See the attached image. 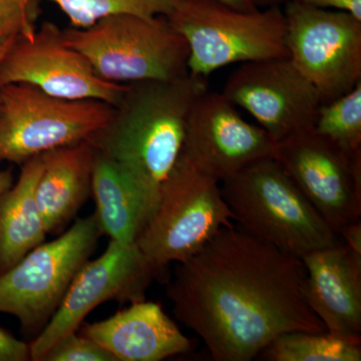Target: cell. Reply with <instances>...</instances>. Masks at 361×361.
<instances>
[{"instance_id":"obj_30","label":"cell","mask_w":361,"mask_h":361,"mask_svg":"<svg viewBox=\"0 0 361 361\" xmlns=\"http://www.w3.org/2000/svg\"><path fill=\"white\" fill-rule=\"evenodd\" d=\"M290 0H254V4L258 8H267L271 6H281Z\"/></svg>"},{"instance_id":"obj_24","label":"cell","mask_w":361,"mask_h":361,"mask_svg":"<svg viewBox=\"0 0 361 361\" xmlns=\"http://www.w3.org/2000/svg\"><path fill=\"white\" fill-rule=\"evenodd\" d=\"M35 4L25 0H0V44L18 37H32Z\"/></svg>"},{"instance_id":"obj_11","label":"cell","mask_w":361,"mask_h":361,"mask_svg":"<svg viewBox=\"0 0 361 361\" xmlns=\"http://www.w3.org/2000/svg\"><path fill=\"white\" fill-rule=\"evenodd\" d=\"M11 84L33 85L70 101L97 99L115 108L129 89V84L99 78L87 59L66 44L63 30L49 21L32 37H18L2 59L0 87Z\"/></svg>"},{"instance_id":"obj_27","label":"cell","mask_w":361,"mask_h":361,"mask_svg":"<svg viewBox=\"0 0 361 361\" xmlns=\"http://www.w3.org/2000/svg\"><path fill=\"white\" fill-rule=\"evenodd\" d=\"M337 235H341L345 242V245L355 253L361 255V221L356 220L355 222L342 226L337 231Z\"/></svg>"},{"instance_id":"obj_4","label":"cell","mask_w":361,"mask_h":361,"mask_svg":"<svg viewBox=\"0 0 361 361\" xmlns=\"http://www.w3.org/2000/svg\"><path fill=\"white\" fill-rule=\"evenodd\" d=\"M167 20L186 40L192 75L207 78L233 63L289 58L280 6L241 11L217 0H180Z\"/></svg>"},{"instance_id":"obj_23","label":"cell","mask_w":361,"mask_h":361,"mask_svg":"<svg viewBox=\"0 0 361 361\" xmlns=\"http://www.w3.org/2000/svg\"><path fill=\"white\" fill-rule=\"evenodd\" d=\"M44 361H116L108 350L89 337L71 332L56 342Z\"/></svg>"},{"instance_id":"obj_3","label":"cell","mask_w":361,"mask_h":361,"mask_svg":"<svg viewBox=\"0 0 361 361\" xmlns=\"http://www.w3.org/2000/svg\"><path fill=\"white\" fill-rule=\"evenodd\" d=\"M222 184L233 220L252 236L300 259L339 243L274 158L255 161Z\"/></svg>"},{"instance_id":"obj_28","label":"cell","mask_w":361,"mask_h":361,"mask_svg":"<svg viewBox=\"0 0 361 361\" xmlns=\"http://www.w3.org/2000/svg\"><path fill=\"white\" fill-rule=\"evenodd\" d=\"M225 6L232 7L241 11H255L258 7L254 4V0H217Z\"/></svg>"},{"instance_id":"obj_7","label":"cell","mask_w":361,"mask_h":361,"mask_svg":"<svg viewBox=\"0 0 361 361\" xmlns=\"http://www.w3.org/2000/svg\"><path fill=\"white\" fill-rule=\"evenodd\" d=\"M116 108L97 99H59L27 84L0 87V161L23 165L51 149L90 140Z\"/></svg>"},{"instance_id":"obj_29","label":"cell","mask_w":361,"mask_h":361,"mask_svg":"<svg viewBox=\"0 0 361 361\" xmlns=\"http://www.w3.org/2000/svg\"><path fill=\"white\" fill-rule=\"evenodd\" d=\"M13 185V174L11 169L0 172V197Z\"/></svg>"},{"instance_id":"obj_12","label":"cell","mask_w":361,"mask_h":361,"mask_svg":"<svg viewBox=\"0 0 361 361\" xmlns=\"http://www.w3.org/2000/svg\"><path fill=\"white\" fill-rule=\"evenodd\" d=\"M274 159L336 234L360 219L361 154L346 155L311 127L277 142Z\"/></svg>"},{"instance_id":"obj_9","label":"cell","mask_w":361,"mask_h":361,"mask_svg":"<svg viewBox=\"0 0 361 361\" xmlns=\"http://www.w3.org/2000/svg\"><path fill=\"white\" fill-rule=\"evenodd\" d=\"M289 59L319 92L322 104L361 82V20L343 11L285 4Z\"/></svg>"},{"instance_id":"obj_25","label":"cell","mask_w":361,"mask_h":361,"mask_svg":"<svg viewBox=\"0 0 361 361\" xmlns=\"http://www.w3.org/2000/svg\"><path fill=\"white\" fill-rule=\"evenodd\" d=\"M30 360V344L18 341L0 327V361Z\"/></svg>"},{"instance_id":"obj_19","label":"cell","mask_w":361,"mask_h":361,"mask_svg":"<svg viewBox=\"0 0 361 361\" xmlns=\"http://www.w3.org/2000/svg\"><path fill=\"white\" fill-rule=\"evenodd\" d=\"M90 193L103 234L126 245L137 243L155 207L96 149Z\"/></svg>"},{"instance_id":"obj_6","label":"cell","mask_w":361,"mask_h":361,"mask_svg":"<svg viewBox=\"0 0 361 361\" xmlns=\"http://www.w3.org/2000/svg\"><path fill=\"white\" fill-rule=\"evenodd\" d=\"M232 220L219 182L180 155L161 185L158 205L137 245L163 270L192 257L221 229L232 227Z\"/></svg>"},{"instance_id":"obj_13","label":"cell","mask_w":361,"mask_h":361,"mask_svg":"<svg viewBox=\"0 0 361 361\" xmlns=\"http://www.w3.org/2000/svg\"><path fill=\"white\" fill-rule=\"evenodd\" d=\"M222 94L248 111L276 142L313 127L322 104L319 92L289 58L241 63Z\"/></svg>"},{"instance_id":"obj_26","label":"cell","mask_w":361,"mask_h":361,"mask_svg":"<svg viewBox=\"0 0 361 361\" xmlns=\"http://www.w3.org/2000/svg\"><path fill=\"white\" fill-rule=\"evenodd\" d=\"M298 1L316 8L343 11L361 20V0H298Z\"/></svg>"},{"instance_id":"obj_2","label":"cell","mask_w":361,"mask_h":361,"mask_svg":"<svg viewBox=\"0 0 361 361\" xmlns=\"http://www.w3.org/2000/svg\"><path fill=\"white\" fill-rule=\"evenodd\" d=\"M207 90V78L190 73L129 84L110 123L90 139L155 210L161 185L182 153L190 111Z\"/></svg>"},{"instance_id":"obj_10","label":"cell","mask_w":361,"mask_h":361,"mask_svg":"<svg viewBox=\"0 0 361 361\" xmlns=\"http://www.w3.org/2000/svg\"><path fill=\"white\" fill-rule=\"evenodd\" d=\"M161 273L137 243L126 245L111 240L104 253L85 262L73 278L59 310L30 344V360L44 361L52 346L77 332L87 315L102 303L146 300V291Z\"/></svg>"},{"instance_id":"obj_1","label":"cell","mask_w":361,"mask_h":361,"mask_svg":"<svg viewBox=\"0 0 361 361\" xmlns=\"http://www.w3.org/2000/svg\"><path fill=\"white\" fill-rule=\"evenodd\" d=\"M304 277L300 258L232 226L178 263L167 296L214 360L249 361L281 334L326 331L304 299Z\"/></svg>"},{"instance_id":"obj_20","label":"cell","mask_w":361,"mask_h":361,"mask_svg":"<svg viewBox=\"0 0 361 361\" xmlns=\"http://www.w3.org/2000/svg\"><path fill=\"white\" fill-rule=\"evenodd\" d=\"M258 357L266 361H360L361 341L326 331L287 332L271 342Z\"/></svg>"},{"instance_id":"obj_17","label":"cell","mask_w":361,"mask_h":361,"mask_svg":"<svg viewBox=\"0 0 361 361\" xmlns=\"http://www.w3.org/2000/svg\"><path fill=\"white\" fill-rule=\"evenodd\" d=\"M42 155L35 199L47 234L61 231L75 217L92 192L94 148L90 140Z\"/></svg>"},{"instance_id":"obj_21","label":"cell","mask_w":361,"mask_h":361,"mask_svg":"<svg viewBox=\"0 0 361 361\" xmlns=\"http://www.w3.org/2000/svg\"><path fill=\"white\" fill-rule=\"evenodd\" d=\"M313 128L349 157L361 154V82L318 109Z\"/></svg>"},{"instance_id":"obj_22","label":"cell","mask_w":361,"mask_h":361,"mask_svg":"<svg viewBox=\"0 0 361 361\" xmlns=\"http://www.w3.org/2000/svg\"><path fill=\"white\" fill-rule=\"evenodd\" d=\"M39 0H25L35 4ZM68 16L71 27L87 28L116 14H133L144 18L170 16L180 0H47Z\"/></svg>"},{"instance_id":"obj_14","label":"cell","mask_w":361,"mask_h":361,"mask_svg":"<svg viewBox=\"0 0 361 361\" xmlns=\"http://www.w3.org/2000/svg\"><path fill=\"white\" fill-rule=\"evenodd\" d=\"M276 142L247 122L221 92L207 90L195 102L180 155L204 174L224 182L251 164L274 158Z\"/></svg>"},{"instance_id":"obj_18","label":"cell","mask_w":361,"mask_h":361,"mask_svg":"<svg viewBox=\"0 0 361 361\" xmlns=\"http://www.w3.org/2000/svg\"><path fill=\"white\" fill-rule=\"evenodd\" d=\"M42 165V154L26 161L18 182L0 197V275L44 242L47 233L35 199Z\"/></svg>"},{"instance_id":"obj_16","label":"cell","mask_w":361,"mask_h":361,"mask_svg":"<svg viewBox=\"0 0 361 361\" xmlns=\"http://www.w3.org/2000/svg\"><path fill=\"white\" fill-rule=\"evenodd\" d=\"M82 336L108 350L116 361H161L186 353L191 339L182 334L160 304L142 300L80 329Z\"/></svg>"},{"instance_id":"obj_8","label":"cell","mask_w":361,"mask_h":361,"mask_svg":"<svg viewBox=\"0 0 361 361\" xmlns=\"http://www.w3.org/2000/svg\"><path fill=\"white\" fill-rule=\"evenodd\" d=\"M103 235L96 214L35 247L0 275V313L18 318L26 332L39 334L63 302L73 278Z\"/></svg>"},{"instance_id":"obj_31","label":"cell","mask_w":361,"mask_h":361,"mask_svg":"<svg viewBox=\"0 0 361 361\" xmlns=\"http://www.w3.org/2000/svg\"><path fill=\"white\" fill-rule=\"evenodd\" d=\"M16 39L8 40V42L0 44V63H1L2 59L4 58V56H6V52L8 51L9 49H11V45H13V42Z\"/></svg>"},{"instance_id":"obj_5","label":"cell","mask_w":361,"mask_h":361,"mask_svg":"<svg viewBox=\"0 0 361 361\" xmlns=\"http://www.w3.org/2000/svg\"><path fill=\"white\" fill-rule=\"evenodd\" d=\"M68 47L82 54L97 75L133 84L185 77L189 47L166 16L144 18L116 14L87 28L63 30Z\"/></svg>"},{"instance_id":"obj_15","label":"cell","mask_w":361,"mask_h":361,"mask_svg":"<svg viewBox=\"0 0 361 361\" xmlns=\"http://www.w3.org/2000/svg\"><path fill=\"white\" fill-rule=\"evenodd\" d=\"M301 260L304 299L326 332L361 341V255L339 242Z\"/></svg>"}]
</instances>
